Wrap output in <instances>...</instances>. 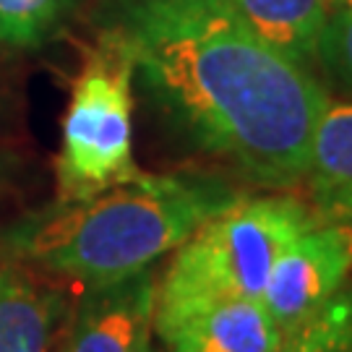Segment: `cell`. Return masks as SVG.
Instances as JSON below:
<instances>
[{"mask_svg": "<svg viewBox=\"0 0 352 352\" xmlns=\"http://www.w3.org/2000/svg\"><path fill=\"white\" fill-rule=\"evenodd\" d=\"M113 32L154 102L196 146L261 188L305 180L316 120L331 97L227 0H126Z\"/></svg>", "mask_w": 352, "mask_h": 352, "instance_id": "cell-1", "label": "cell"}, {"mask_svg": "<svg viewBox=\"0 0 352 352\" xmlns=\"http://www.w3.org/2000/svg\"><path fill=\"white\" fill-rule=\"evenodd\" d=\"M240 193L212 177L149 175L91 199L55 204L6 232V253L84 285L151 269Z\"/></svg>", "mask_w": 352, "mask_h": 352, "instance_id": "cell-2", "label": "cell"}, {"mask_svg": "<svg viewBox=\"0 0 352 352\" xmlns=\"http://www.w3.org/2000/svg\"><path fill=\"white\" fill-rule=\"evenodd\" d=\"M318 219L289 193L238 196L193 230L157 285L154 331L219 300H261L279 253Z\"/></svg>", "mask_w": 352, "mask_h": 352, "instance_id": "cell-3", "label": "cell"}, {"mask_svg": "<svg viewBox=\"0 0 352 352\" xmlns=\"http://www.w3.org/2000/svg\"><path fill=\"white\" fill-rule=\"evenodd\" d=\"M133 58L110 29L71 87L55 160V204L84 201L144 175L133 160Z\"/></svg>", "mask_w": 352, "mask_h": 352, "instance_id": "cell-4", "label": "cell"}, {"mask_svg": "<svg viewBox=\"0 0 352 352\" xmlns=\"http://www.w3.org/2000/svg\"><path fill=\"white\" fill-rule=\"evenodd\" d=\"M352 272V227L316 222L279 253L261 302L289 334L327 305Z\"/></svg>", "mask_w": 352, "mask_h": 352, "instance_id": "cell-5", "label": "cell"}, {"mask_svg": "<svg viewBox=\"0 0 352 352\" xmlns=\"http://www.w3.org/2000/svg\"><path fill=\"white\" fill-rule=\"evenodd\" d=\"M157 277L151 269L89 285L65 352H151Z\"/></svg>", "mask_w": 352, "mask_h": 352, "instance_id": "cell-6", "label": "cell"}, {"mask_svg": "<svg viewBox=\"0 0 352 352\" xmlns=\"http://www.w3.org/2000/svg\"><path fill=\"white\" fill-rule=\"evenodd\" d=\"M167 352H274L285 331L261 300H219L157 331Z\"/></svg>", "mask_w": 352, "mask_h": 352, "instance_id": "cell-7", "label": "cell"}, {"mask_svg": "<svg viewBox=\"0 0 352 352\" xmlns=\"http://www.w3.org/2000/svg\"><path fill=\"white\" fill-rule=\"evenodd\" d=\"M302 183L318 222L352 227V102L329 100L318 115Z\"/></svg>", "mask_w": 352, "mask_h": 352, "instance_id": "cell-8", "label": "cell"}, {"mask_svg": "<svg viewBox=\"0 0 352 352\" xmlns=\"http://www.w3.org/2000/svg\"><path fill=\"white\" fill-rule=\"evenodd\" d=\"M256 37L292 63L311 68L334 0H227Z\"/></svg>", "mask_w": 352, "mask_h": 352, "instance_id": "cell-9", "label": "cell"}, {"mask_svg": "<svg viewBox=\"0 0 352 352\" xmlns=\"http://www.w3.org/2000/svg\"><path fill=\"white\" fill-rule=\"evenodd\" d=\"M58 302L34 279L0 266V352H47Z\"/></svg>", "mask_w": 352, "mask_h": 352, "instance_id": "cell-10", "label": "cell"}, {"mask_svg": "<svg viewBox=\"0 0 352 352\" xmlns=\"http://www.w3.org/2000/svg\"><path fill=\"white\" fill-rule=\"evenodd\" d=\"M274 352H352V279L314 318L285 334Z\"/></svg>", "mask_w": 352, "mask_h": 352, "instance_id": "cell-11", "label": "cell"}, {"mask_svg": "<svg viewBox=\"0 0 352 352\" xmlns=\"http://www.w3.org/2000/svg\"><path fill=\"white\" fill-rule=\"evenodd\" d=\"M71 0H0V42L34 47L60 24Z\"/></svg>", "mask_w": 352, "mask_h": 352, "instance_id": "cell-12", "label": "cell"}, {"mask_svg": "<svg viewBox=\"0 0 352 352\" xmlns=\"http://www.w3.org/2000/svg\"><path fill=\"white\" fill-rule=\"evenodd\" d=\"M318 60L334 78H340L342 87L352 91V8L342 3H334L331 8L318 42Z\"/></svg>", "mask_w": 352, "mask_h": 352, "instance_id": "cell-13", "label": "cell"}, {"mask_svg": "<svg viewBox=\"0 0 352 352\" xmlns=\"http://www.w3.org/2000/svg\"><path fill=\"white\" fill-rule=\"evenodd\" d=\"M334 3H342V6H347V8H352V0H334Z\"/></svg>", "mask_w": 352, "mask_h": 352, "instance_id": "cell-14", "label": "cell"}, {"mask_svg": "<svg viewBox=\"0 0 352 352\" xmlns=\"http://www.w3.org/2000/svg\"><path fill=\"white\" fill-rule=\"evenodd\" d=\"M151 352H154V350H151Z\"/></svg>", "mask_w": 352, "mask_h": 352, "instance_id": "cell-15", "label": "cell"}]
</instances>
